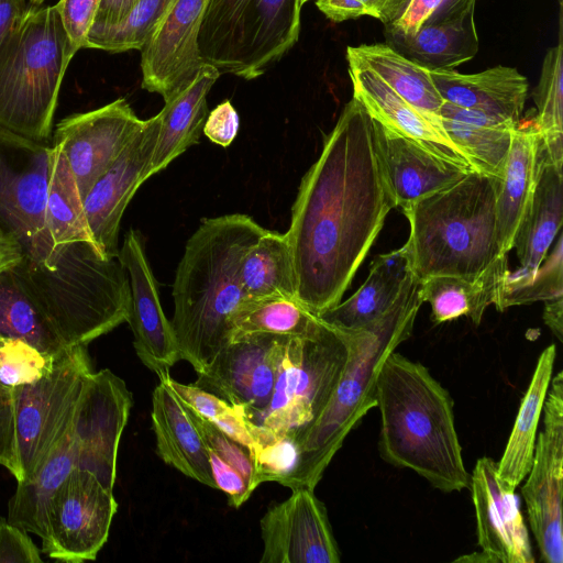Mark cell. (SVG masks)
<instances>
[{
  "mask_svg": "<svg viewBox=\"0 0 563 563\" xmlns=\"http://www.w3.org/2000/svg\"><path fill=\"white\" fill-rule=\"evenodd\" d=\"M100 0H59L55 5L75 47H85Z\"/></svg>",
  "mask_w": 563,
  "mask_h": 563,
  "instance_id": "47",
  "label": "cell"
},
{
  "mask_svg": "<svg viewBox=\"0 0 563 563\" xmlns=\"http://www.w3.org/2000/svg\"><path fill=\"white\" fill-rule=\"evenodd\" d=\"M118 260L130 284V311L126 322L133 332V345L142 363L161 376L180 360L170 321L166 318L156 279L146 257L143 236L131 229L119 249Z\"/></svg>",
  "mask_w": 563,
  "mask_h": 563,
  "instance_id": "20",
  "label": "cell"
},
{
  "mask_svg": "<svg viewBox=\"0 0 563 563\" xmlns=\"http://www.w3.org/2000/svg\"><path fill=\"white\" fill-rule=\"evenodd\" d=\"M52 154V145L0 125V229L46 268H54L56 255L45 222Z\"/></svg>",
  "mask_w": 563,
  "mask_h": 563,
  "instance_id": "11",
  "label": "cell"
},
{
  "mask_svg": "<svg viewBox=\"0 0 563 563\" xmlns=\"http://www.w3.org/2000/svg\"><path fill=\"white\" fill-rule=\"evenodd\" d=\"M290 336L252 333L233 338L198 374L195 385L242 408L253 420L268 405L278 365Z\"/></svg>",
  "mask_w": 563,
  "mask_h": 563,
  "instance_id": "15",
  "label": "cell"
},
{
  "mask_svg": "<svg viewBox=\"0 0 563 563\" xmlns=\"http://www.w3.org/2000/svg\"><path fill=\"white\" fill-rule=\"evenodd\" d=\"M139 1L140 0H100L92 25L103 26L120 23Z\"/></svg>",
  "mask_w": 563,
  "mask_h": 563,
  "instance_id": "53",
  "label": "cell"
},
{
  "mask_svg": "<svg viewBox=\"0 0 563 563\" xmlns=\"http://www.w3.org/2000/svg\"><path fill=\"white\" fill-rule=\"evenodd\" d=\"M498 186L499 180L471 170L402 210L410 224L405 247L419 282L475 276L504 254L497 239Z\"/></svg>",
  "mask_w": 563,
  "mask_h": 563,
  "instance_id": "6",
  "label": "cell"
},
{
  "mask_svg": "<svg viewBox=\"0 0 563 563\" xmlns=\"http://www.w3.org/2000/svg\"><path fill=\"white\" fill-rule=\"evenodd\" d=\"M439 115L471 167L500 181L518 122L443 101Z\"/></svg>",
  "mask_w": 563,
  "mask_h": 563,
  "instance_id": "29",
  "label": "cell"
},
{
  "mask_svg": "<svg viewBox=\"0 0 563 563\" xmlns=\"http://www.w3.org/2000/svg\"><path fill=\"white\" fill-rule=\"evenodd\" d=\"M208 0H175L141 51L142 88L164 101L189 86L206 65L198 35Z\"/></svg>",
  "mask_w": 563,
  "mask_h": 563,
  "instance_id": "19",
  "label": "cell"
},
{
  "mask_svg": "<svg viewBox=\"0 0 563 563\" xmlns=\"http://www.w3.org/2000/svg\"><path fill=\"white\" fill-rule=\"evenodd\" d=\"M563 220V175L541 148L538 180L514 249L520 269L536 271L559 234Z\"/></svg>",
  "mask_w": 563,
  "mask_h": 563,
  "instance_id": "32",
  "label": "cell"
},
{
  "mask_svg": "<svg viewBox=\"0 0 563 563\" xmlns=\"http://www.w3.org/2000/svg\"><path fill=\"white\" fill-rule=\"evenodd\" d=\"M477 542L493 563H534L515 489L497 474V462L479 457L471 474Z\"/></svg>",
  "mask_w": 563,
  "mask_h": 563,
  "instance_id": "21",
  "label": "cell"
},
{
  "mask_svg": "<svg viewBox=\"0 0 563 563\" xmlns=\"http://www.w3.org/2000/svg\"><path fill=\"white\" fill-rule=\"evenodd\" d=\"M8 339L23 340L53 357H58L69 349L62 342L12 267L0 272V344Z\"/></svg>",
  "mask_w": 563,
  "mask_h": 563,
  "instance_id": "38",
  "label": "cell"
},
{
  "mask_svg": "<svg viewBox=\"0 0 563 563\" xmlns=\"http://www.w3.org/2000/svg\"><path fill=\"white\" fill-rule=\"evenodd\" d=\"M563 236L560 233L552 252L531 272H508L499 299L498 311L512 306L548 301L563 297Z\"/></svg>",
  "mask_w": 563,
  "mask_h": 563,
  "instance_id": "42",
  "label": "cell"
},
{
  "mask_svg": "<svg viewBox=\"0 0 563 563\" xmlns=\"http://www.w3.org/2000/svg\"><path fill=\"white\" fill-rule=\"evenodd\" d=\"M320 324L318 316L296 297L245 300L232 318V339L252 333L307 336L316 332Z\"/></svg>",
  "mask_w": 563,
  "mask_h": 563,
  "instance_id": "41",
  "label": "cell"
},
{
  "mask_svg": "<svg viewBox=\"0 0 563 563\" xmlns=\"http://www.w3.org/2000/svg\"><path fill=\"white\" fill-rule=\"evenodd\" d=\"M0 465L5 467L18 481L13 399L11 388L0 384Z\"/></svg>",
  "mask_w": 563,
  "mask_h": 563,
  "instance_id": "49",
  "label": "cell"
},
{
  "mask_svg": "<svg viewBox=\"0 0 563 563\" xmlns=\"http://www.w3.org/2000/svg\"><path fill=\"white\" fill-rule=\"evenodd\" d=\"M240 276L246 300L296 297V275L286 233L265 230L244 254Z\"/></svg>",
  "mask_w": 563,
  "mask_h": 563,
  "instance_id": "37",
  "label": "cell"
},
{
  "mask_svg": "<svg viewBox=\"0 0 563 563\" xmlns=\"http://www.w3.org/2000/svg\"><path fill=\"white\" fill-rule=\"evenodd\" d=\"M266 229L247 214L201 220L188 239L173 284L170 321L179 357L203 373L232 339V318L246 300L240 269Z\"/></svg>",
  "mask_w": 563,
  "mask_h": 563,
  "instance_id": "2",
  "label": "cell"
},
{
  "mask_svg": "<svg viewBox=\"0 0 563 563\" xmlns=\"http://www.w3.org/2000/svg\"><path fill=\"white\" fill-rule=\"evenodd\" d=\"M132 405V394L122 378L108 368L92 372L73 422L76 467L91 472L112 492L119 443Z\"/></svg>",
  "mask_w": 563,
  "mask_h": 563,
  "instance_id": "14",
  "label": "cell"
},
{
  "mask_svg": "<svg viewBox=\"0 0 563 563\" xmlns=\"http://www.w3.org/2000/svg\"><path fill=\"white\" fill-rule=\"evenodd\" d=\"M221 74L206 64L184 90L165 100L150 177L199 142L207 119V97Z\"/></svg>",
  "mask_w": 563,
  "mask_h": 563,
  "instance_id": "31",
  "label": "cell"
},
{
  "mask_svg": "<svg viewBox=\"0 0 563 563\" xmlns=\"http://www.w3.org/2000/svg\"><path fill=\"white\" fill-rule=\"evenodd\" d=\"M373 121L378 163L395 208L404 210L474 170Z\"/></svg>",
  "mask_w": 563,
  "mask_h": 563,
  "instance_id": "22",
  "label": "cell"
},
{
  "mask_svg": "<svg viewBox=\"0 0 563 563\" xmlns=\"http://www.w3.org/2000/svg\"><path fill=\"white\" fill-rule=\"evenodd\" d=\"M349 356V333L322 321L310 335L290 336L272 398L251 422L297 444L329 402Z\"/></svg>",
  "mask_w": 563,
  "mask_h": 563,
  "instance_id": "9",
  "label": "cell"
},
{
  "mask_svg": "<svg viewBox=\"0 0 563 563\" xmlns=\"http://www.w3.org/2000/svg\"><path fill=\"white\" fill-rule=\"evenodd\" d=\"M475 2L476 0H443L441 5L427 23L453 18L470 8L475 7Z\"/></svg>",
  "mask_w": 563,
  "mask_h": 563,
  "instance_id": "56",
  "label": "cell"
},
{
  "mask_svg": "<svg viewBox=\"0 0 563 563\" xmlns=\"http://www.w3.org/2000/svg\"><path fill=\"white\" fill-rule=\"evenodd\" d=\"M555 357V344L547 346L539 355L505 451L497 463L498 476L515 490L527 477L532 464L537 429L552 378Z\"/></svg>",
  "mask_w": 563,
  "mask_h": 563,
  "instance_id": "33",
  "label": "cell"
},
{
  "mask_svg": "<svg viewBox=\"0 0 563 563\" xmlns=\"http://www.w3.org/2000/svg\"><path fill=\"white\" fill-rule=\"evenodd\" d=\"M559 40L543 58L539 82L532 92L534 117L541 148L559 168L563 164V24L562 0H559Z\"/></svg>",
  "mask_w": 563,
  "mask_h": 563,
  "instance_id": "40",
  "label": "cell"
},
{
  "mask_svg": "<svg viewBox=\"0 0 563 563\" xmlns=\"http://www.w3.org/2000/svg\"><path fill=\"white\" fill-rule=\"evenodd\" d=\"M240 118L230 100L219 103L208 114L202 133L214 144L228 147L235 139Z\"/></svg>",
  "mask_w": 563,
  "mask_h": 563,
  "instance_id": "50",
  "label": "cell"
},
{
  "mask_svg": "<svg viewBox=\"0 0 563 563\" xmlns=\"http://www.w3.org/2000/svg\"><path fill=\"white\" fill-rule=\"evenodd\" d=\"M151 417L159 457L184 475L216 488L200 433L181 400L161 379L153 391Z\"/></svg>",
  "mask_w": 563,
  "mask_h": 563,
  "instance_id": "26",
  "label": "cell"
},
{
  "mask_svg": "<svg viewBox=\"0 0 563 563\" xmlns=\"http://www.w3.org/2000/svg\"><path fill=\"white\" fill-rule=\"evenodd\" d=\"M541 139L534 118L520 119L496 197L497 239L501 253L514 249L517 231L531 203L538 180Z\"/></svg>",
  "mask_w": 563,
  "mask_h": 563,
  "instance_id": "24",
  "label": "cell"
},
{
  "mask_svg": "<svg viewBox=\"0 0 563 563\" xmlns=\"http://www.w3.org/2000/svg\"><path fill=\"white\" fill-rule=\"evenodd\" d=\"M543 426L534 444L528 478L521 487L528 521L545 563L563 562V372L551 378Z\"/></svg>",
  "mask_w": 563,
  "mask_h": 563,
  "instance_id": "13",
  "label": "cell"
},
{
  "mask_svg": "<svg viewBox=\"0 0 563 563\" xmlns=\"http://www.w3.org/2000/svg\"><path fill=\"white\" fill-rule=\"evenodd\" d=\"M453 405L450 393L424 365L390 353L376 380L380 457L443 493L470 489Z\"/></svg>",
  "mask_w": 563,
  "mask_h": 563,
  "instance_id": "3",
  "label": "cell"
},
{
  "mask_svg": "<svg viewBox=\"0 0 563 563\" xmlns=\"http://www.w3.org/2000/svg\"><path fill=\"white\" fill-rule=\"evenodd\" d=\"M10 240H15L14 238L5 234L1 229H0V242H5V241H10ZM16 241V240H15Z\"/></svg>",
  "mask_w": 563,
  "mask_h": 563,
  "instance_id": "60",
  "label": "cell"
},
{
  "mask_svg": "<svg viewBox=\"0 0 563 563\" xmlns=\"http://www.w3.org/2000/svg\"><path fill=\"white\" fill-rule=\"evenodd\" d=\"M55 253L54 268L24 256L12 268L67 347L87 345L128 320L130 284L118 257L85 241Z\"/></svg>",
  "mask_w": 563,
  "mask_h": 563,
  "instance_id": "5",
  "label": "cell"
},
{
  "mask_svg": "<svg viewBox=\"0 0 563 563\" xmlns=\"http://www.w3.org/2000/svg\"><path fill=\"white\" fill-rule=\"evenodd\" d=\"M347 65L353 97L375 121L398 135L428 146L448 159L471 167L462 151L445 132L439 114L412 106L371 69L352 62H347Z\"/></svg>",
  "mask_w": 563,
  "mask_h": 563,
  "instance_id": "23",
  "label": "cell"
},
{
  "mask_svg": "<svg viewBox=\"0 0 563 563\" xmlns=\"http://www.w3.org/2000/svg\"><path fill=\"white\" fill-rule=\"evenodd\" d=\"M409 0H386L378 20L388 24L396 20L404 11Z\"/></svg>",
  "mask_w": 563,
  "mask_h": 563,
  "instance_id": "58",
  "label": "cell"
},
{
  "mask_svg": "<svg viewBox=\"0 0 563 563\" xmlns=\"http://www.w3.org/2000/svg\"><path fill=\"white\" fill-rule=\"evenodd\" d=\"M508 254H501L475 276H433L420 280L418 296L431 306L434 324L468 317L478 325L486 308L496 305L508 269Z\"/></svg>",
  "mask_w": 563,
  "mask_h": 563,
  "instance_id": "27",
  "label": "cell"
},
{
  "mask_svg": "<svg viewBox=\"0 0 563 563\" xmlns=\"http://www.w3.org/2000/svg\"><path fill=\"white\" fill-rule=\"evenodd\" d=\"M455 561L492 562L490 558L483 551L462 556Z\"/></svg>",
  "mask_w": 563,
  "mask_h": 563,
  "instance_id": "59",
  "label": "cell"
},
{
  "mask_svg": "<svg viewBox=\"0 0 563 563\" xmlns=\"http://www.w3.org/2000/svg\"><path fill=\"white\" fill-rule=\"evenodd\" d=\"M411 272L393 306L350 336V356L329 402L297 443V463L280 483L314 489L347 434L376 407V380L386 357L412 333L422 302ZM344 331V330H343Z\"/></svg>",
  "mask_w": 563,
  "mask_h": 563,
  "instance_id": "4",
  "label": "cell"
},
{
  "mask_svg": "<svg viewBox=\"0 0 563 563\" xmlns=\"http://www.w3.org/2000/svg\"><path fill=\"white\" fill-rule=\"evenodd\" d=\"M86 345L67 349L40 379L11 388L19 478L33 477L74 422L88 376Z\"/></svg>",
  "mask_w": 563,
  "mask_h": 563,
  "instance_id": "10",
  "label": "cell"
},
{
  "mask_svg": "<svg viewBox=\"0 0 563 563\" xmlns=\"http://www.w3.org/2000/svg\"><path fill=\"white\" fill-rule=\"evenodd\" d=\"M247 428L253 440L252 457L261 484L264 482L280 484L295 468L298 455L297 444L249 420Z\"/></svg>",
  "mask_w": 563,
  "mask_h": 563,
  "instance_id": "45",
  "label": "cell"
},
{
  "mask_svg": "<svg viewBox=\"0 0 563 563\" xmlns=\"http://www.w3.org/2000/svg\"><path fill=\"white\" fill-rule=\"evenodd\" d=\"M186 405L211 421L231 439L246 446L252 454L253 440L242 408L192 384L186 385L172 378L169 372L158 376Z\"/></svg>",
  "mask_w": 563,
  "mask_h": 563,
  "instance_id": "44",
  "label": "cell"
},
{
  "mask_svg": "<svg viewBox=\"0 0 563 563\" xmlns=\"http://www.w3.org/2000/svg\"><path fill=\"white\" fill-rule=\"evenodd\" d=\"M41 562V552L27 532L0 518V563Z\"/></svg>",
  "mask_w": 563,
  "mask_h": 563,
  "instance_id": "48",
  "label": "cell"
},
{
  "mask_svg": "<svg viewBox=\"0 0 563 563\" xmlns=\"http://www.w3.org/2000/svg\"><path fill=\"white\" fill-rule=\"evenodd\" d=\"M314 489L297 487L260 521L261 563H339L341 553L324 504Z\"/></svg>",
  "mask_w": 563,
  "mask_h": 563,
  "instance_id": "18",
  "label": "cell"
},
{
  "mask_svg": "<svg viewBox=\"0 0 563 563\" xmlns=\"http://www.w3.org/2000/svg\"><path fill=\"white\" fill-rule=\"evenodd\" d=\"M159 128V113L144 120L82 200L93 243L104 257H118L121 219L137 188L150 178Z\"/></svg>",
  "mask_w": 563,
  "mask_h": 563,
  "instance_id": "17",
  "label": "cell"
},
{
  "mask_svg": "<svg viewBox=\"0 0 563 563\" xmlns=\"http://www.w3.org/2000/svg\"><path fill=\"white\" fill-rule=\"evenodd\" d=\"M411 273L407 250L401 246L375 257L367 278L345 301L320 312L318 318L339 330H356L384 314L400 295Z\"/></svg>",
  "mask_w": 563,
  "mask_h": 563,
  "instance_id": "28",
  "label": "cell"
},
{
  "mask_svg": "<svg viewBox=\"0 0 563 563\" xmlns=\"http://www.w3.org/2000/svg\"><path fill=\"white\" fill-rule=\"evenodd\" d=\"M309 1H311V0H300L301 5H303L305 3L309 2Z\"/></svg>",
  "mask_w": 563,
  "mask_h": 563,
  "instance_id": "62",
  "label": "cell"
},
{
  "mask_svg": "<svg viewBox=\"0 0 563 563\" xmlns=\"http://www.w3.org/2000/svg\"><path fill=\"white\" fill-rule=\"evenodd\" d=\"M117 510L113 492L91 472L75 466L49 498L42 552L63 562L95 560Z\"/></svg>",
  "mask_w": 563,
  "mask_h": 563,
  "instance_id": "12",
  "label": "cell"
},
{
  "mask_svg": "<svg viewBox=\"0 0 563 563\" xmlns=\"http://www.w3.org/2000/svg\"><path fill=\"white\" fill-rule=\"evenodd\" d=\"M76 466L73 426L54 448L42 468L31 478L18 482L8 505V521L42 538L49 498Z\"/></svg>",
  "mask_w": 563,
  "mask_h": 563,
  "instance_id": "34",
  "label": "cell"
},
{
  "mask_svg": "<svg viewBox=\"0 0 563 563\" xmlns=\"http://www.w3.org/2000/svg\"><path fill=\"white\" fill-rule=\"evenodd\" d=\"M444 101L518 122L528 97V79L516 68L497 65L475 74L429 70Z\"/></svg>",
  "mask_w": 563,
  "mask_h": 563,
  "instance_id": "25",
  "label": "cell"
},
{
  "mask_svg": "<svg viewBox=\"0 0 563 563\" xmlns=\"http://www.w3.org/2000/svg\"><path fill=\"white\" fill-rule=\"evenodd\" d=\"M44 0H30L29 7H38Z\"/></svg>",
  "mask_w": 563,
  "mask_h": 563,
  "instance_id": "61",
  "label": "cell"
},
{
  "mask_svg": "<svg viewBox=\"0 0 563 563\" xmlns=\"http://www.w3.org/2000/svg\"><path fill=\"white\" fill-rule=\"evenodd\" d=\"M393 208L374 121L352 97L300 181L286 232L296 297L308 310L341 301Z\"/></svg>",
  "mask_w": 563,
  "mask_h": 563,
  "instance_id": "1",
  "label": "cell"
},
{
  "mask_svg": "<svg viewBox=\"0 0 563 563\" xmlns=\"http://www.w3.org/2000/svg\"><path fill=\"white\" fill-rule=\"evenodd\" d=\"M27 9L26 0H0V42L23 18Z\"/></svg>",
  "mask_w": 563,
  "mask_h": 563,
  "instance_id": "54",
  "label": "cell"
},
{
  "mask_svg": "<svg viewBox=\"0 0 563 563\" xmlns=\"http://www.w3.org/2000/svg\"><path fill=\"white\" fill-rule=\"evenodd\" d=\"M346 60L366 67L412 106L439 114L443 99L429 69L405 57L387 43L347 46Z\"/></svg>",
  "mask_w": 563,
  "mask_h": 563,
  "instance_id": "35",
  "label": "cell"
},
{
  "mask_svg": "<svg viewBox=\"0 0 563 563\" xmlns=\"http://www.w3.org/2000/svg\"><path fill=\"white\" fill-rule=\"evenodd\" d=\"M543 320L560 342L563 341V297L544 301Z\"/></svg>",
  "mask_w": 563,
  "mask_h": 563,
  "instance_id": "55",
  "label": "cell"
},
{
  "mask_svg": "<svg viewBox=\"0 0 563 563\" xmlns=\"http://www.w3.org/2000/svg\"><path fill=\"white\" fill-rule=\"evenodd\" d=\"M386 0H316L317 8L331 21L343 22L360 16L379 18Z\"/></svg>",
  "mask_w": 563,
  "mask_h": 563,
  "instance_id": "51",
  "label": "cell"
},
{
  "mask_svg": "<svg viewBox=\"0 0 563 563\" xmlns=\"http://www.w3.org/2000/svg\"><path fill=\"white\" fill-rule=\"evenodd\" d=\"M143 122L125 98H118L98 109L71 114L56 125L52 145L65 155L82 200Z\"/></svg>",
  "mask_w": 563,
  "mask_h": 563,
  "instance_id": "16",
  "label": "cell"
},
{
  "mask_svg": "<svg viewBox=\"0 0 563 563\" xmlns=\"http://www.w3.org/2000/svg\"><path fill=\"white\" fill-rule=\"evenodd\" d=\"M207 448L217 489L239 508L261 484L251 451L181 401Z\"/></svg>",
  "mask_w": 563,
  "mask_h": 563,
  "instance_id": "36",
  "label": "cell"
},
{
  "mask_svg": "<svg viewBox=\"0 0 563 563\" xmlns=\"http://www.w3.org/2000/svg\"><path fill=\"white\" fill-rule=\"evenodd\" d=\"M443 0H409L401 14L385 29L407 36L415 35L434 14Z\"/></svg>",
  "mask_w": 563,
  "mask_h": 563,
  "instance_id": "52",
  "label": "cell"
},
{
  "mask_svg": "<svg viewBox=\"0 0 563 563\" xmlns=\"http://www.w3.org/2000/svg\"><path fill=\"white\" fill-rule=\"evenodd\" d=\"M24 256L23 250L18 241L10 240L0 242V272L11 268Z\"/></svg>",
  "mask_w": 563,
  "mask_h": 563,
  "instance_id": "57",
  "label": "cell"
},
{
  "mask_svg": "<svg viewBox=\"0 0 563 563\" xmlns=\"http://www.w3.org/2000/svg\"><path fill=\"white\" fill-rule=\"evenodd\" d=\"M175 0H140L126 18L113 25H92L85 47L112 53L141 49Z\"/></svg>",
  "mask_w": 563,
  "mask_h": 563,
  "instance_id": "43",
  "label": "cell"
},
{
  "mask_svg": "<svg viewBox=\"0 0 563 563\" xmlns=\"http://www.w3.org/2000/svg\"><path fill=\"white\" fill-rule=\"evenodd\" d=\"M52 147L45 222L54 250L60 245L80 241L95 245L82 199L69 164L58 146L52 145Z\"/></svg>",
  "mask_w": 563,
  "mask_h": 563,
  "instance_id": "39",
  "label": "cell"
},
{
  "mask_svg": "<svg viewBox=\"0 0 563 563\" xmlns=\"http://www.w3.org/2000/svg\"><path fill=\"white\" fill-rule=\"evenodd\" d=\"M77 52L56 5L29 7L0 42V125L47 142L63 78Z\"/></svg>",
  "mask_w": 563,
  "mask_h": 563,
  "instance_id": "7",
  "label": "cell"
},
{
  "mask_svg": "<svg viewBox=\"0 0 563 563\" xmlns=\"http://www.w3.org/2000/svg\"><path fill=\"white\" fill-rule=\"evenodd\" d=\"M56 358L23 340H3L0 344V384L13 388L34 383L51 369Z\"/></svg>",
  "mask_w": 563,
  "mask_h": 563,
  "instance_id": "46",
  "label": "cell"
},
{
  "mask_svg": "<svg viewBox=\"0 0 563 563\" xmlns=\"http://www.w3.org/2000/svg\"><path fill=\"white\" fill-rule=\"evenodd\" d=\"M301 8L300 0H208L198 35L203 63L261 76L297 43Z\"/></svg>",
  "mask_w": 563,
  "mask_h": 563,
  "instance_id": "8",
  "label": "cell"
},
{
  "mask_svg": "<svg viewBox=\"0 0 563 563\" xmlns=\"http://www.w3.org/2000/svg\"><path fill=\"white\" fill-rule=\"evenodd\" d=\"M475 7L446 20L426 23L407 36L385 29L387 44L429 70L454 69L478 52Z\"/></svg>",
  "mask_w": 563,
  "mask_h": 563,
  "instance_id": "30",
  "label": "cell"
}]
</instances>
